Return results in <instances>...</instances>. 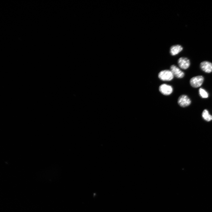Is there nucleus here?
<instances>
[{"label":"nucleus","instance_id":"nucleus-5","mask_svg":"<svg viewBox=\"0 0 212 212\" xmlns=\"http://www.w3.org/2000/svg\"><path fill=\"white\" fill-rule=\"evenodd\" d=\"M170 71L174 76L177 78H181L184 76V73L179 68L174 65H171L170 67Z\"/></svg>","mask_w":212,"mask_h":212},{"label":"nucleus","instance_id":"nucleus-10","mask_svg":"<svg viewBox=\"0 0 212 212\" xmlns=\"http://www.w3.org/2000/svg\"><path fill=\"white\" fill-rule=\"evenodd\" d=\"M200 96L203 98H207L208 96V92L203 88H200L199 90Z\"/></svg>","mask_w":212,"mask_h":212},{"label":"nucleus","instance_id":"nucleus-9","mask_svg":"<svg viewBox=\"0 0 212 212\" xmlns=\"http://www.w3.org/2000/svg\"><path fill=\"white\" fill-rule=\"evenodd\" d=\"M202 116L203 118L207 121L208 122L212 120V115L209 114L208 110L206 109L203 111Z\"/></svg>","mask_w":212,"mask_h":212},{"label":"nucleus","instance_id":"nucleus-2","mask_svg":"<svg viewBox=\"0 0 212 212\" xmlns=\"http://www.w3.org/2000/svg\"><path fill=\"white\" fill-rule=\"evenodd\" d=\"M204 77L202 76H195L192 78L190 80V82L191 85L194 88L200 87L203 83Z\"/></svg>","mask_w":212,"mask_h":212},{"label":"nucleus","instance_id":"nucleus-7","mask_svg":"<svg viewBox=\"0 0 212 212\" xmlns=\"http://www.w3.org/2000/svg\"><path fill=\"white\" fill-rule=\"evenodd\" d=\"M200 67L204 72L209 73L212 72V63L209 62L204 61L200 64Z\"/></svg>","mask_w":212,"mask_h":212},{"label":"nucleus","instance_id":"nucleus-3","mask_svg":"<svg viewBox=\"0 0 212 212\" xmlns=\"http://www.w3.org/2000/svg\"><path fill=\"white\" fill-rule=\"evenodd\" d=\"M178 102L180 106L185 107L190 105L191 103V101L187 95H182L179 97Z\"/></svg>","mask_w":212,"mask_h":212},{"label":"nucleus","instance_id":"nucleus-1","mask_svg":"<svg viewBox=\"0 0 212 212\" xmlns=\"http://www.w3.org/2000/svg\"><path fill=\"white\" fill-rule=\"evenodd\" d=\"M159 78L163 81H170L173 78L174 76L171 71L165 70L161 71L158 74Z\"/></svg>","mask_w":212,"mask_h":212},{"label":"nucleus","instance_id":"nucleus-4","mask_svg":"<svg viewBox=\"0 0 212 212\" xmlns=\"http://www.w3.org/2000/svg\"><path fill=\"white\" fill-rule=\"evenodd\" d=\"M159 90L162 94L164 95H170L172 92L173 89L171 86L164 84L159 86Z\"/></svg>","mask_w":212,"mask_h":212},{"label":"nucleus","instance_id":"nucleus-8","mask_svg":"<svg viewBox=\"0 0 212 212\" xmlns=\"http://www.w3.org/2000/svg\"><path fill=\"white\" fill-rule=\"evenodd\" d=\"M183 49L182 47L180 45H176L171 46L170 49V53L172 56L178 54Z\"/></svg>","mask_w":212,"mask_h":212},{"label":"nucleus","instance_id":"nucleus-6","mask_svg":"<svg viewBox=\"0 0 212 212\" xmlns=\"http://www.w3.org/2000/svg\"><path fill=\"white\" fill-rule=\"evenodd\" d=\"M178 64L180 68L186 69L189 67L190 63L189 60L187 58L181 57L178 60Z\"/></svg>","mask_w":212,"mask_h":212}]
</instances>
